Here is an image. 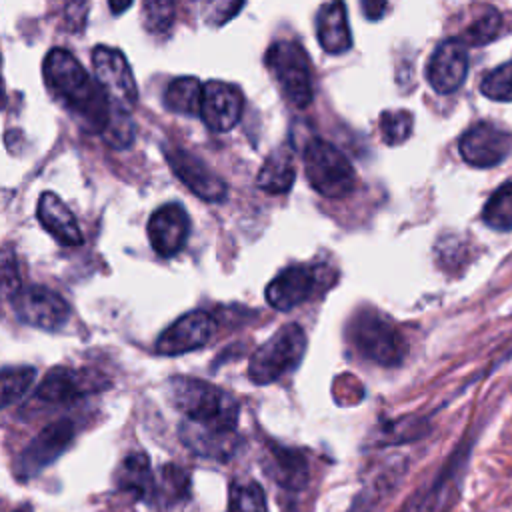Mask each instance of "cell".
I'll list each match as a JSON object with an SVG mask.
<instances>
[{
    "label": "cell",
    "instance_id": "obj_35",
    "mask_svg": "<svg viewBox=\"0 0 512 512\" xmlns=\"http://www.w3.org/2000/svg\"><path fill=\"white\" fill-rule=\"evenodd\" d=\"M158 490L162 494H168L172 500L174 498L178 500V498L186 496V492H188V476L178 466L168 464V466L162 468V480H160V486L154 490V494Z\"/></svg>",
    "mask_w": 512,
    "mask_h": 512
},
{
    "label": "cell",
    "instance_id": "obj_12",
    "mask_svg": "<svg viewBox=\"0 0 512 512\" xmlns=\"http://www.w3.org/2000/svg\"><path fill=\"white\" fill-rule=\"evenodd\" d=\"M214 318L204 310H192L174 320L156 340V352L162 356H178L208 344L214 334Z\"/></svg>",
    "mask_w": 512,
    "mask_h": 512
},
{
    "label": "cell",
    "instance_id": "obj_26",
    "mask_svg": "<svg viewBox=\"0 0 512 512\" xmlns=\"http://www.w3.org/2000/svg\"><path fill=\"white\" fill-rule=\"evenodd\" d=\"M34 366H8L0 370V410L20 400L34 384Z\"/></svg>",
    "mask_w": 512,
    "mask_h": 512
},
{
    "label": "cell",
    "instance_id": "obj_8",
    "mask_svg": "<svg viewBox=\"0 0 512 512\" xmlns=\"http://www.w3.org/2000/svg\"><path fill=\"white\" fill-rule=\"evenodd\" d=\"M92 66L110 104L130 112L138 100V86L126 56L118 48L100 44L92 50Z\"/></svg>",
    "mask_w": 512,
    "mask_h": 512
},
{
    "label": "cell",
    "instance_id": "obj_23",
    "mask_svg": "<svg viewBox=\"0 0 512 512\" xmlns=\"http://www.w3.org/2000/svg\"><path fill=\"white\" fill-rule=\"evenodd\" d=\"M294 178H296L294 156H292L290 148L280 146L260 166L258 176H256V184L264 192L284 194V192H288L292 188Z\"/></svg>",
    "mask_w": 512,
    "mask_h": 512
},
{
    "label": "cell",
    "instance_id": "obj_17",
    "mask_svg": "<svg viewBox=\"0 0 512 512\" xmlns=\"http://www.w3.org/2000/svg\"><path fill=\"white\" fill-rule=\"evenodd\" d=\"M316 278L314 266H288L266 286V300L272 308L288 312L314 294Z\"/></svg>",
    "mask_w": 512,
    "mask_h": 512
},
{
    "label": "cell",
    "instance_id": "obj_37",
    "mask_svg": "<svg viewBox=\"0 0 512 512\" xmlns=\"http://www.w3.org/2000/svg\"><path fill=\"white\" fill-rule=\"evenodd\" d=\"M6 106V88H4V78H2V54H0V110Z\"/></svg>",
    "mask_w": 512,
    "mask_h": 512
},
{
    "label": "cell",
    "instance_id": "obj_24",
    "mask_svg": "<svg viewBox=\"0 0 512 512\" xmlns=\"http://www.w3.org/2000/svg\"><path fill=\"white\" fill-rule=\"evenodd\" d=\"M454 498V470L442 472L428 490L416 494L400 512H446Z\"/></svg>",
    "mask_w": 512,
    "mask_h": 512
},
{
    "label": "cell",
    "instance_id": "obj_19",
    "mask_svg": "<svg viewBox=\"0 0 512 512\" xmlns=\"http://www.w3.org/2000/svg\"><path fill=\"white\" fill-rule=\"evenodd\" d=\"M180 440L188 450L202 458L214 460H228L234 456L238 448V434L236 432H222L198 426L194 422L184 420L180 424Z\"/></svg>",
    "mask_w": 512,
    "mask_h": 512
},
{
    "label": "cell",
    "instance_id": "obj_4",
    "mask_svg": "<svg viewBox=\"0 0 512 512\" xmlns=\"http://www.w3.org/2000/svg\"><path fill=\"white\" fill-rule=\"evenodd\" d=\"M304 172L310 186L328 198H340L356 184L350 160L334 144L318 138L304 148Z\"/></svg>",
    "mask_w": 512,
    "mask_h": 512
},
{
    "label": "cell",
    "instance_id": "obj_14",
    "mask_svg": "<svg viewBox=\"0 0 512 512\" xmlns=\"http://www.w3.org/2000/svg\"><path fill=\"white\" fill-rule=\"evenodd\" d=\"M166 162L178 180L206 202H220L226 198V182L214 174L198 156L182 148L166 150Z\"/></svg>",
    "mask_w": 512,
    "mask_h": 512
},
{
    "label": "cell",
    "instance_id": "obj_16",
    "mask_svg": "<svg viewBox=\"0 0 512 512\" xmlns=\"http://www.w3.org/2000/svg\"><path fill=\"white\" fill-rule=\"evenodd\" d=\"M466 74H468V50L464 42L458 38H448L440 42L434 48L426 68L430 86L438 94H452L462 86Z\"/></svg>",
    "mask_w": 512,
    "mask_h": 512
},
{
    "label": "cell",
    "instance_id": "obj_5",
    "mask_svg": "<svg viewBox=\"0 0 512 512\" xmlns=\"http://www.w3.org/2000/svg\"><path fill=\"white\" fill-rule=\"evenodd\" d=\"M266 64L274 74L284 98L304 108L312 100V70L304 48L294 40L274 42L266 52Z\"/></svg>",
    "mask_w": 512,
    "mask_h": 512
},
{
    "label": "cell",
    "instance_id": "obj_13",
    "mask_svg": "<svg viewBox=\"0 0 512 512\" xmlns=\"http://www.w3.org/2000/svg\"><path fill=\"white\" fill-rule=\"evenodd\" d=\"M244 108V96L238 86L222 80H208L202 84L200 118L214 132L232 130Z\"/></svg>",
    "mask_w": 512,
    "mask_h": 512
},
{
    "label": "cell",
    "instance_id": "obj_11",
    "mask_svg": "<svg viewBox=\"0 0 512 512\" xmlns=\"http://www.w3.org/2000/svg\"><path fill=\"white\" fill-rule=\"evenodd\" d=\"M458 150L470 166L490 168L510 154L512 134L490 122H478L460 136Z\"/></svg>",
    "mask_w": 512,
    "mask_h": 512
},
{
    "label": "cell",
    "instance_id": "obj_34",
    "mask_svg": "<svg viewBox=\"0 0 512 512\" xmlns=\"http://www.w3.org/2000/svg\"><path fill=\"white\" fill-rule=\"evenodd\" d=\"M500 24H502V18L496 10H490L486 14H482L464 34V46L470 44V46H482L490 40H494V36L498 34L500 30Z\"/></svg>",
    "mask_w": 512,
    "mask_h": 512
},
{
    "label": "cell",
    "instance_id": "obj_27",
    "mask_svg": "<svg viewBox=\"0 0 512 512\" xmlns=\"http://www.w3.org/2000/svg\"><path fill=\"white\" fill-rule=\"evenodd\" d=\"M228 512H268L266 494L254 480H236L228 490Z\"/></svg>",
    "mask_w": 512,
    "mask_h": 512
},
{
    "label": "cell",
    "instance_id": "obj_1",
    "mask_svg": "<svg viewBox=\"0 0 512 512\" xmlns=\"http://www.w3.org/2000/svg\"><path fill=\"white\" fill-rule=\"evenodd\" d=\"M42 76L52 98L88 132L102 134L108 126L112 104L102 86L64 48H52L42 64Z\"/></svg>",
    "mask_w": 512,
    "mask_h": 512
},
{
    "label": "cell",
    "instance_id": "obj_21",
    "mask_svg": "<svg viewBox=\"0 0 512 512\" xmlns=\"http://www.w3.org/2000/svg\"><path fill=\"white\" fill-rule=\"evenodd\" d=\"M266 470L286 490H302L310 478L306 458L298 450L284 446H270Z\"/></svg>",
    "mask_w": 512,
    "mask_h": 512
},
{
    "label": "cell",
    "instance_id": "obj_20",
    "mask_svg": "<svg viewBox=\"0 0 512 512\" xmlns=\"http://www.w3.org/2000/svg\"><path fill=\"white\" fill-rule=\"evenodd\" d=\"M316 38L328 54L346 52L352 46L346 6L342 2L322 4L316 12Z\"/></svg>",
    "mask_w": 512,
    "mask_h": 512
},
{
    "label": "cell",
    "instance_id": "obj_6",
    "mask_svg": "<svg viewBox=\"0 0 512 512\" xmlns=\"http://www.w3.org/2000/svg\"><path fill=\"white\" fill-rule=\"evenodd\" d=\"M350 338L364 358L382 366H396L406 352L396 326L372 310H364L352 320Z\"/></svg>",
    "mask_w": 512,
    "mask_h": 512
},
{
    "label": "cell",
    "instance_id": "obj_2",
    "mask_svg": "<svg viewBox=\"0 0 512 512\" xmlns=\"http://www.w3.org/2000/svg\"><path fill=\"white\" fill-rule=\"evenodd\" d=\"M168 396L184 420L212 430L236 432L240 408L230 392L198 378L174 376L168 380Z\"/></svg>",
    "mask_w": 512,
    "mask_h": 512
},
{
    "label": "cell",
    "instance_id": "obj_9",
    "mask_svg": "<svg viewBox=\"0 0 512 512\" xmlns=\"http://www.w3.org/2000/svg\"><path fill=\"white\" fill-rule=\"evenodd\" d=\"M12 306L16 316L34 328L58 332L70 320V304L54 290L44 286H26L14 298Z\"/></svg>",
    "mask_w": 512,
    "mask_h": 512
},
{
    "label": "cell",
    "instance_id": "obj_31",
    "mask_svg": "<svg viewBox=\"0 0 512 512\" xmlns=\"http://www.w3.org/2000/svg\"><path fill=\"white\" fill-rule=\"evenodd\" d=\"M102 138L112 148H126V146H130L132 140H134V124H132L130 112L112 106L110 120H108L106 130L102 132Z\"/></svg>",
    "mask_w": 512,
    "mask_h": 512
},
{
    "label": "cell",
    "instance_id": "obj_33",
    "mask_svg": "<svg viewBox=\"0 0 512 512\" xmlns=\"http://www.w3.org/2000/svg\"><path fill=\"white\" fill-rule=\"evenodd\" d=\"M142 14H144V28L150 34H162L172 26L176 8L172 2H144Z\"/></svg>",
    "mask_w": 512,
    "mask_h": 512
},
{
    "label": "cell",
    "instance_id": "obj_38",
    "mask_svg": "<svg viewBox=\"0 0 512 512\" xmlns=\"http://www.w3.org/2000/svg\"><path fill=\"white\" fill-rule=\"evenodd\" d=\"M132 6V2L128 0V2H120V4H116V2H110V10L118 16L122 10H126V8H130Z\"/></svg>",
    "mask_w": 512,
    "mask_h": 512
},
{
    "label": "cell",
    "instance_id": "obj_30",
    "mask_svg": "<svg viewBox=\"0 0 512 512\" xmlns=\"http://www.w3.org/2000/svg\"><path fill=\"white\" fill-rule=\"evenodd\" d=\"M412 114L408 110H386L380 116V132L386 144L396 146L408 140L412 134Z\"/></svg>",
    "mask_w": 512,
    "mask_h": 512
},
{
    "label": "cell",
    "instance_id": "obj_25",
    "mask_svg": "<svg viewBox=\"0 0 512 512\" xmlns=\"http://www.w3.org/2000/svg\"><path fill=\"white\" fill-rule=\"evenodd\" d=\"M200 98H202L200 80L194 76H180L168 84L164 92V106L170 112L194 116V114H200Z\"/></svg>",
    "mask_w": 512,
    "mask_h": 512
},
{
    "label": "cell",
    "instance_id": "obj_28",
    "mask_svg": "<svg viewBox=\"0 0 512 512\" xmlns=\"http://www.w3.org/2000/svg\"><path fill=\"white\" fill-rule=\"evenodd\" d=\"M482 220L492 230H512V182L502 184L486 202Z\"/></svg>",
    "mask_w": 512,
    "mask_h": 512
},
{
    "label": "cell",
    "instance_id": "obj_15",
    "mask_svg": "<svg viewBox=\"0 0 512 512\" xmlns=\"http://www.w3.org/2000/svg\"><path fill=\"white\" fill-rule=\"evenodd\" d=\"M148 240L156 254L176 256L190 234V216L178 202H168L152 212L148 220Z\"/></svg>",
    "mask_w": 512,
    "mask_h": 512
},
{
    "label": "cell",
    "instance_id": "obj_36",
    "mask_svg": "<svg viewBox=\"0 0 512 512\" xmlns=\"http://www.w3.org/2000/svg\"><path fill=\"white\" fill-rule=\"evenodd\" d=\"M362 8H364V12H366L368 18H380L382 10L386 8V2H378V4H376V2H364Z\"/></svg>",
    "mask_w": 512,
    "mask_h": 512
},
{
    "label": "cell",
    "instance_id": "obj_29",
    "mask_svg": "<svg viewBox=\"0 0 512 512\" xmlns=\"http://www.w3.org/2000/svg\"><path fill=\"white\" fill-rule=\"evenodd\" d=\"M480 92L490 100L512 102V60L484 74L480 82Z\"/></svg>",
    "mask_w": 512,
    "mask_h": 512
},
{
    "label": "cell",
    "instance_id": "obj_3",
    "mask_svg": "<svg viewBox=\"0 0 512 512\" xmlns=\"http://www.w3.org/2000/svg\"><path fill=\"white\" fill-rule=\"evenodd\" d=\"M306 352V334L298 324L276 330L250 358L248 376L254 384H272L294 370Z\"/></svg>",
    "mask_w": 512,
    "mask_h": 512
},
{
    "label": "cell",
    "instance_id": "obj_18",
    "mask_svg": "<svg viewBox=\"0 0 512 512\" xmlns=\"http://www.w3.org/2000/svg\"><path fill=\"white\" fill-rule=\"evenodd\" d=\"M36 218L42 228L62 246L82 244V232L72 210L54 192H42L36 206Z\"/></svg>",
    "mask_w": 512,
    "mask_h": 512
},
{
    "label": "cell",
    "instance_id": "obj_39",
    "mask_svg": "<svg viewBox=\"0 0 512 512\" xmlns=\"http://www.w3.org/2000/svg\"><path fill=\"white\" fill-rule=\"evenodd\" d=\"M14 512H32V508H30V506H22V508H18V510H14Z\"/></svg>",
    "mask_w": 512,
    "mask_h": 512
},
{
    "label": "cell",
    "instance_id": "obj_32",
    "mask_svg": "<svg viewBox=\"0 0 512 512\" xmlns=\"http://www.w3.org/2000/svg\"><path fill=\"white\" fill-rule=\"evenodd\" d=\"M22 290V278L18 268L16 252L10 244L0 248V298L8 296L10 300Z\"/></svg>",
    "mask_w": 512,
    "mask_h": 512
},
{
    "label": "cell",
    "instance_id": "obj_10",
    "mask_svg": "<svg viewBox=\"0 0 512 512\" xmlns=\"http://www.w3.org/2000/svg\"><path fill=\"white\" fill-rule=\"evenodd\" d=\"M110 380L96 370H74L66 366L52 368L34 392V400L44 404H68L82 396L102 392Z\"/></svg>",
    "mask_w": 512,
    "mask_h": 512
},
{
    "label": "cell",
    "instance_id": "obj_22",
    "mask_svg": "<svg viewBox=\"0 0 512 512\" xmlns=\"http://www.w3.org/2000/svg\"><path fill=\"white\" fill-rule=\"evenodd\" d=\"M116 488L132 494L138 500H148L154 496L156 482L150 466V458L146 452L128 454L116 470L114 476Z\"/></svg>",
    "mask_w": 512,
    "mask_h": 512
},
{
    "label": "cell",
    "instance_id": "obj_7",
    "mask_svg": "<svg viewBox=\"0 0 512 512\" xmlns=\"http://www.w3.org/2000/svg\"><path fill=\"white\" fill-rule=\"evenodd\" d=\"M76 426L68 418H60L44 426L30 444L20 452L14 474L18 480H30L38 476L46 466H50L74 440Z\"/></svg>",
    "mask_w": 512,
    "mask_h": 512
}]
</instances>
